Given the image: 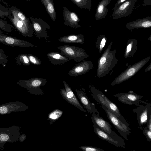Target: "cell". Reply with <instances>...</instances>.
<instances>
[{
    "mask_svg": "<svg viewBox=\"0 0 151 151\" xmlns=\"http://www.w3.org/2000/svg\"><path fill=\"white\" fill-rule=\"evenodd\" d=\"M95 133L101 139L118 147L125 148V143L123 139L118 135L113 136L109 134L99 128L95 124L93 125Z\"/></svg>",
    "mask_w": 151,
    "mask_h": 151,
    "instance_id": "8992f818",
    "label": "cell"
},
{
    "mask_svg": "<svg viewBox=\"0 0 151 151\" xmlns=\"http://www.w3.org/2000/svg\"><path fill=\"white\" fill-rule=\"evenodd\" d=\"M105 42H106L105 39V38H103L101 42V48H102L105 45Z\"/></svg>",
    "mask_w": 151,
    "mask_h": 151,
    "instance_id": "74e56055",
    "label": "cell"
},
{
    "mask_svg": "<svg viewBox=\"0 0 151 151\" xmlns=\"http://www.w3.org/2000/svg\"><path fill=\"white\" fill-rule=\"evenodd\" d=\"M40 0L51 19L52 21H55L56 19V17L53 0Z\"/></svg>",
    "mask_w": 151,
    "mask_h": 151,
    "instance_id": "7402d4cb",
    "label": "cell"
},
{
    "mask_svg": "<svg viewBox=\"0 0 151 151\" xmlns=\"http://www.w3.org/2000/svg\"><path fill=\"white\" fill-rule=\"evenodd\" d=\"M131 47L132 45L131 44L128 45L127 47V52H129L131 50Z\"/></svg>",
    "mask_w": 151,
    "mask_h": 151,
    "instance_id": "f35d334b",
    "label": "cell"
},
{
    "mask_svg": "<svg viewBox=\"0 0 151 151\" xmlns=\"http://www.w3.org/2000/svg\"><path fill=\"white\" fill-rule=\"evenodd\" d=\"M131 24H134L135 26L141 27H149L151 26V18L147 17L142 19L137 20L131 22Z\"/></svg>",
    "mask_w": 151,
    "mask_h": 151,
    "instance_id": "603a6c76",
    "label": "cell"
},
{
    "mask_svg": "<svg viewBox=\"0 0 151 151\" xmlns=\"http://www.w3.org/2000/svg\"><path fill=\"white\" fill-rule=\"evenodd\" d=\"M12 12L14 18H10L11 22L17 31L25 37H32L34 32L32 24L25 22L17 17L14 12Z\"/></svg>",
    "mask_w": 151,
    "mask_h": 151,
    "instance_id": "ba28073f",
    "label": "cell"
},
{
    "mask_svg": "<svg viewBox=\"0 0 151 151\" xmlns=\"http://www.w3.org/2000/svg\"><path fill=\"white\" fill-rule=\"evenodd\" d=\"M76 93L81 102L90 114L99 115V114L93 103L91 102L85 93L82 91H77Z\"/></svg>",
    "mask_w": 151,
    "mask_h": 151,
    "instance_id": "e0dca14e",
    "label": "cell"
},
{
    "mask_svg": "<svg viewBox=\"0 0 151 151\" xmlns=\"http://www.w3.org/2000/svg\"><path fill=\"white\" fill-rule=\"evenodd\" d=\"M80 148L85 151H104V150L95 147L89 146H83L80 147Z\"/></svg>",
    "mask_w": 151,
    "mask_h": 151,
    "instance_id": "f546056e",
    "label": "cell"
},
{
    "mask_svg": "<svg viewBox=\"0 0 151 151\" xmlns=\"http://www.w3.org/2000/svg\"><path fill=\"white\" fill-rule=\"evenodd\" d=\"M101 106L105 111L108 119L117 131L125 139L128 140V137L130 133V128L122 122L106 107L102 104H101Z\"/></svg>",
    "mask_w": 151,
    "mask_h": 151,
    "instance_id": "277c9868",
    "label": "cell"
},
{
    "mask_svg": "<svg viewBox=\"0 0 151 151\" xmlns=\"http://www.w3.org/2000/svg\"><path fill=\"white\" fill-rule=\"evenodd\" d=\"M143 133L145 137L148 141L151 142V131L147 127H145L144 129Z\"/></svg>",
    "mask_w": 151,
    "mask_h": 151,
    "instance_id": "4dcf8cb0",
    "label": "cell"
},
{
    "mask_svg": "<svg viewBox=\"0 0 151 151\" xmlns=\"http://www.w3.org/2000/svg\"><path fill=\"white\" fill-rule=\"evenodd\" d=\"M57 48L60 50L61 53L69 59L77 62L81 61L87 56L83 49L75 46L65 45Z\"/></svg>",
    "mask_w": 151,
    "mask_h": 151,
    "instance_id": "5b68a950",
    "label": "cell"
},
{
    "mask_svg": "<svg viewBox=\"0 0 151 151\" xmlns=\"http://www.w3.org/2000/svg\"><path fill=\"white\" fill-rule=\"evenodd\" d=\"M30 19L36 37L38 38H43L46 39L48 37L47 29H50L49 24L42 19L30 17Z\"/></svg>",
    "mask_w": 151,
    "mask_h": 151,
    "instance_id": "9c48e42d",
    "label": "cell"
},
{
    "mask_svg": "<svg viewBox=\"0 0 151 151\" xmlns=\"http://www.w3.org/2000/svg\"><path fill=\"white\" fill-rule=\"evenodd\" d=\"M93 98L97 102L106 107L122 122L129 126V124L121 115L117 106L111 101L102 92L96 90H91Z\"/></svg>",
    "mask_w": 151,
    "mask_h": 151,
    "instance_id": "6da1fadb",
    "label": "cell"
},
{
    "mask_svg": "<svg viewBox=\"0 0 151 151\" xmlns=\"http://www.w3.org/2000/svg\"><path fill=\"white\" fill-rule=\"evenodd\" d=\"M11 11L14 12L15 14L17 17L19 19L27 23H31L28 18H27L26 17L22 12L19 11L18 10L15 9L12 10H11Z\"/></svg>",
    "mask_w": 151,
    "mask_h": 151,
    "instance_id": "f1b7e54d",
    "label": "cell"
},
{
    "mask_svg": "<svg viewBox=\"0 0 151 151\" xmlns=\"http://www.w3.org/2000/svg\"><path fill=\"white\" fill-rule=\"evenodd\" d=\"M136 0H128L114 9L113 19L126 17L130 14L134 7Z\"/></svg>",
    "mask_w": 151,
    "mask_h": 151,
    "instance_id": "30bf717a",
    "label": "cell"
},
{
    "mask_svg": "<svg viewBox=\"0 0 151 151\" xmlns=\"http://www.w3.org/2000/svg\"><path fill=\"white\" fill-rule=\"evenodd\" d=\"M63 82L65 89H60V93L63 97L70 104L85 112L87 111L83 108L76 97L71 88L64 81Z\"/></svg>",
    "mask_w": 151,
    "mask_h": 151,
    "instance_id": "8fae6325",
    "label": "cell"
},
{
    "mask_svg": "<svg viewBox=\"0 0 151 151\" xmlns=\"http://www.w3.org/2000/svg\"><path fill=\"white\" fill-rule=\"evenodd\" d=\"M0 42L12 46L20 47H32V44L26 41L12 37L0 34Z\"/></svg>",
    "mask_w": 151,
    "mask_h": 151,
    "instance_id": "5bb4252c",
    "label": "cell"
},
{
    "mask_svg": "<svg viewBox=\"0 0 151 151\" xmlns=\"http://www.w3.org/2000/svg\"><path fill=\"white\" fill-rule=\"evenodd\" d=\"M114 96L117 98L119 101L128 105H135L137 106L139 104L140 100L143 97L130 91L128 93H119L115 94Z\"/></svg>",
    "mask_w": 151,
    "mask_h": 151,
    "instance_id": "4fadbf2b",
    "label": "cell"
},
{
    "mask_svg": "<svg viewBox=\"0 0 151 151\" xmlns=\"http://www.w3.org/2000/svg\"><path fill=\"white\" fill-rule=\"evenodd\" d=\"M135 71V69L134 68H131L129 70L127 71V75L129 76H131L134 74Z\"/></svg>",
    "mask_w": 151,
    "mask_h": 151,
    "instance_id": "836d02e7",
    "label": "cell"
},
{
    "mask_svg": "<svg viewBox=\"0 0 151 151\" xmlns=\"http://www.w3.org/2000/svg\"><path fill=\"white\" fill-rule=\"evenodd\" d=\"M8 62V57L3 50L0 48V64L5 67Z\"/></svg>",
    "mask_w": 151,
    "mask_h": 151,
    "instance_id": "4316f807",
    "label": "cell"
},
{
    "mask_svg": "<svg viewBox=\"0 0 151 151\" xmlns=\"http://www.w3.org/2000/svg\"><path fill=\"white\" fill-rule=\"evenodd\" d=\"M26 137V135L24 134H20L19 138V140L20 142H22L25 140Z\"/></svg>",
    "mask_w": 151,
    "mask_h": 151,
    "instance_id": "e575fe53",
    "label": "cell"
},
{
    "mask_svg": "<svg viewBox=\"0 0 151 151\" xmlns=\"http://www.w3.org/2000/svg\"><path fill=\"white\" fill-rule=\"evenodd\" d=\"M106 59L105 57H102L100 61V63L101 64L103 65L106 62Z\"/></svg>",
    "mask_w": 151,
    "mask_h": 151,
    "instance_id": "8d00e7d4",
    "label": "cell"
},
{
    "mask_svg": "<svg viewBox=\"0 0 151 151\" xmlns=\"http://www.w3.org/2000/svg\"><path fill=\"white\" fill-rule=\"evenodd\" d=\"M111 0H102L99 4L95 18L96 20L104 18L106 16L108 10L107 6Z\"/></svg>",
    "mask_w": 151,
    "mask_h": 151,
    "instance_id": "44dd1931",
    "label": "cell"
},
{
    "mask_svg": "<svg viewBox=\"0 0 151 151\" xmlns=\"http://www.w3.org/2000/svg\"><path fill=\"white\" fill-rule=\"evenodd\" d=\"M20 127L13 125L9 127L0 128V148L4 149V145L7 142L13 143L19 140L21 134Z\"/></svg>",
    "mask_w": 151,
    "mask_h": 151,
    "instance_id": "7a4b0ae2",
    "label": "cell"
},
{
    "mask_svg": "<svg viewBox=\"0 0 151 151\" xmlns=\"http://www.w3.org/2000/svg\"><path fill=\"white\" fill-rule=\"evenodd\" d=\"M88 63L82 62L76 65L68 72V75L76 77L85 73L88 69Z\"/></svg>",
    "mask_w": 151,
    "mask_h": 151,
    "instance_id": "d6986e66",
    "label": "cell"
},
{
    "mask_svg": "<svg viewBox=\"0 0 151 151\" xmlns=\"http://www.w3.org/2000/svg\"><path fill=\"white\" fill-rule=\"evenodd\" d=\"M5 13H4L0 10V17L2 16Z\"/></svg>",
    "mask_w": 151,
    "mask_h": 151,
    "instance_id": "ab89813d",
    "label": "cell"
},
{
    "mask_svg": "<svg viewBox=\"0 0 151 151\" xmlns=\"http://www.w3.org/2000/svg\"><path fill=\"white\" fill-rule=\"evenodd\" d=\"M143 104H139L132 111L136 113L137 120L139 125L146 124L149 116L151 114V104L140 100Z\"/></svg>",
    "mask_w": 151,
    "mask_h": 151,
    "instance_id": "52a82bcc",
    "label": "cell"
},
{
    "mask_svg": "<svg viewBox=\"0 0 151 151\" xmlns=\"http://www.w3.org/2000/svg\"><path fill=\"white\" fill-rule=\"evenodd\" d=\"M63 112L57 109H55L50 113L48 115V118L52 121L58 119L62 116Z\"/></svg>",
    "mask_w": 151,
    "mask_h": 151,
    "instance_id": "484cf974",
    "label": "cell"
},
{
    "mask_svg": "<svg viewBox=\"0 0 151 151\" xmlns=\"http://www.w3.org/2000/svg\"><path fill=\"white\" fill-rule=\"evenodd\" d=\"M30 63L37 65L41 64V60L37 57L31 54H27Z\"/></svg>",
    "mask_w": 151,
    "mask_h": 151,
    "instance_id": "83f0119b",
    "label": "cell"
},
{
    "mask_svg": "<svg viewBox=\"0 0 151 151\" xmlns=\"http://www.w3.org/2000/svg\"><path fill=\"white\" fill-rule=\"evenodd\" d=\"M62 42L83 44L84 42L83 35L81 34L78 35H70L62 37L58 39Z\"/></svg>",
    "mask_w": 151,
    "mask_h": 151,
    "instance_id": "ffe728a7",
    "label": "cell"
},
{
    "mask_svg": "<svg viewBox=\"0 0 151 151\" xmlns=\"http://www.w3.org/2000/svg\"><path fill=\"white\" fill-rule=\"evenodd\" d=\"M16 63L20 65H29L30 63L27 54H22L18 55L16 58Z\"/></svg>",
    "mask_w": 151,
    "mask_h": 151,
    "instance_id": "d4e9b609",
    "label": "cell"
},
{
    "mask_svg": "<svg viewBox=\"0 0 151 151\" xmlns=\"http://www.w3.org/2000/svg\"><path fill=\"white\" fill-rule=\"evenodd\" d=\"M74 4L80 8L91 9L92 6L91 0H71Z\"/></svg>",
    "mask_w": 151,
    "mask_h": 151,
    "instance_id": "cb8c5ba5",
    "label": "cell"
},
{
    "mask_svg": "<svg viewBox=\"0 0 151 151\" xmlns=\"http://www.w3.org/2000/svg\"><path fill=\"white\" fill-rule=\"evenodd\" d=\"M91 120L93 124H95L102 130L113 136L118 135L116 132L112 129L111 124L99 115L92 114L91 117Z\"/></svg>",
    "mask_w": 151,
    "mask_h": 151,
    "instance_id": "2e32d148",
    "label": "cell"
},
{
    "mask_svg": "<svg viewBox=\"0 0 151 151\" xmlns=\"http://www.w3.org/2000/svg\"><path fill=\"white\" fill-rule=\"evenodd\" d=\"M47 56L49 60L54 65H62L69 60L67 57L58 52H49Z\"/></svg>",
    "mask_w": 151,
    "mask_h": 151,
    "instance_id": "ac0fdd59",
    "label": "cell"
},
{
    "mask_svg": "<svg viewBox=\"0 0 151 151\" xmlns=\"http://www.w3.org/2000/svg\"><path fill=\"white\" fill-rule=\"evenodd\" d=\"M64 24L71 28L76 29L81 27L78 24L80 19L74 12L69 11L66 7H63Z\"/></svg>",
    "mask_w": 151,
    "mask_h": 151,
    "instance_id": "9a60e30c",
    "label": "cell"
},
{
    "mask_svg": "<svg viewBox=\"0 0 151 151\" xmlns=\"http://www.w3.org/2000/svg\"><path fill=\"white\" fill-rule=\"evenodd\" d=\"M127 0H118L117 1L115 5V7H116Z\"/></svg>",
    "mask_w": 151,
    "mask_h": 151,
    "instance_id": "d590c367",
    "label": "cell"
},
{
    "mask_svg": "<svg viewBox=\"0 0 151 151\" xmlns=\"http://www.w3.org/2000/svg\"><path fill=\"white\" fill-rule=\"evenodd\" d=\"M0 28L3 30L8 32H10L11 31V27L6 24L1 22L0 21Z\"/></svg>",
    "mask_w": 151,
    "mask_h": 151,
    "instance_id": "1f68e13d",
    "label": "cell"
},
{
    "mask_svg": "<svg viewBox=\"0 0 151 151\" xmlns=\"http://www.w3.org/2000/svg\"><path fill=\"white\" fill-rule=\"evenodd\" d=\"M146 124L147 128L151 131V114L149 116Z\"/></svg>",
    "mask_w": 151,
    "mask_h": 151,
    "instance_id": "d6a6232c",
    "label": "cell"
},
{
    "mask_svg": "<svg viewBox=\"0 0 151 151\" xmlns=\"http://www.w3.org/2000/svg\"><path fill=\"white\" fill-rule=\"evenodd\" d=\"M47 83L46 79L37 77L32 78L28 80L19 79L17 84L26 89L30 93L39 95L42 93L40 87Z\"/></svg>",
    "mask_w": 151,
    "mask_h": 151,
    "instance_id": "3957f363",
    "label": "cell"
},
{
    "mask_svg": "<svg viewBox=\"0 0 151 151\" xmlns=\"http://www.w3.org/2000/svg\"><path fill=\"white\" fill-rule=\"evenodd\" d=\"M28 108V106L21 102H11L0 105V115L10 114L12 112L23 111Z\"/></svg>",
    "mask_w": 151,
    "mask_h": 151,
    "instance_id": "7c38bea8",
    "label": "cell"
}]
</instances>
